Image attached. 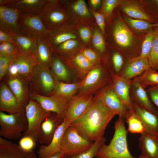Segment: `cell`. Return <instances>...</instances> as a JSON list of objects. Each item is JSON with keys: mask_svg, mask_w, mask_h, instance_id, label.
Returning a JSON list of instances; mask_svg holds the SVG:
<instances>
[{"mask_svg": "<svg viewBox=\"0 0 158 158\" xmlns=\"http://www.w3.org/2000/svg\"><path fill=\"white\" fill-rule=\"evenodd\" d=\"M116 115L94 97L85 113L71 126L86 139L94 142L102 138L107 125Z\"/></svg>", "mask_w": 158, "mask_h": 158, "instance_id": "6da1fadb", "label": "cell"}, {"mask_svg": "<svg viewBox=\"0 0 158 158\" xmlns=\"http://www.w3.org/2000/svg\"><path fill=\"white\" fill-rule=\"evenodd\" d=\"M125 119L119 118L114 125V132L109 144H103L99 149L96 158H136L129 151L127 142L128 131Z\"/></svg>", "mask_w": 158, "mask_h": 158, "instance_id": "7a4b0ae2", "label": "cell"}, {"mask_svg": "<svg viewBox=\"0 0 158 158\" xmlns=\"http://www.w3.org/2000/svg\"><path fill=\"white\" fill-rule=\"evenodd\" d=\"M55 80L49 68L38 64L34 66L28 82L29 93L49 96L54 87Z\"/></svg>", "mask_w": 158, "mask_h": 158, "instance_id": "3957f363", "label": "cell"}, {"mask_svg": "<svg viewBox=\"0 0 158 158\" xmlns=\"http://www.w3.org/2000/svg\"><path fill=\"white\" fill-rule=\"evenodd\" d=\"M26 115L7 114L0 111V135L8 140L17 139L28 128Z\"/></svg>", "mask_w": 158, "mask_h": 158, "instance_id": "277c9868", "label": "cell"}, {"mask_svg": "<svg viewBox=\"0 0 158 158\" xmlns=\"http://www.w3.org/2000/svg\"><path fill=\"white\" fill-rule=\"evenodd\" d=\"M93 143L81 135L74 127L70 126L63 134L61 151L65 157L74 156L88 149Z\"/></svg>", "mask_w": 158, "mask_h": 158, "instance_id": "5b68a950", "label": "cell"}, {"mask_svg": "<svg viewBox=\"0 0 158 158\" xmlns=\"http://www.w3.org/2000/svg\"><path fill=\"white\" fill-rule=\"evenodd\" d=\"M25 109L28 125L27 129L23 133L24 135L29 136L37 141L41 124L51 112L45 109L37 101L31 99Z\"/></svg>", "mask_w": 158, "mask_h": 158, "instance_id": "8992f818", "label": "cell"}, {"mask_svg": "<svg viewBox=\"0 0 158 158\" xmlns=\"http://www.w3.org/2000/svg\"><path fill=\"white\" fill-rule=\"evenodd\" d=\"M106 71L99 67L93 68L83 80L82 87L79 90L78 95H92L107 85L111 79Z\"/></svg>", "mask_w": 158, "mask_h": 158, "instance_id": "52a82bcc", "label": "cell"}, {"mask_svg": "<svg viewBox=\"0 0 158 158\" xmlns=\"http://www.w3.org/2000/svg\"><path fill=\"white\" fill-rule=\"evenodd\" d=\"M110 82L97 92L94 97L99 100L108 109L118 115L119 118L125 119L131 112L117 96Z\"/></svg>", "mask_w": 158, "mask_h": 158, "instance_id": "ba28073f", "label": "cell"}, {"mask_svg": "<svg viewBox=\"0 0 158 158\" xmlns=\"http://www.w3.org/2000/svg\"><path fill=\"white\" fill-rule=\"evenodd\" d=\"M18 23L22 34L33 38H47L49 30L39 14L21 13Z\"/></svg>", "mask_w": 158, "mask_h": 158, "instance_id": "9c48e42d", "label": "cell"}, {"mask_svg": "<svg viewBox=\"0 0 158 158\" xmlns=\"http://www.w3.org/2000/svg\"><path fill=\"white\" fill-rule=\"evenodd\" d=\"M36 64L32 56L19 53L13 59L5 76L18 77L30 80L33 68Z\"/></svg>", "mask_w": 158, "mask_h": 158, "instance_id": "30bf717a", "label": "cell"}, {"mask_svg": "<svg viewBox=\"0 0 158 158\" xmlns=\"http://www.w3.org/2000/svg\"><path fill=\"white\" fill-rule=\"evenodd\" d=\"M29 96L30 99L37 101L46 110L63 119L71 99L56 95L43 96L29 93Z\"/></svg>", "mask_w": 158, "mask_h": 158, "instance_id": "8fae6325", "label": "cell"}, {"mask_svg": "<svg viewBox=\"0 0 158 158\" xmlns=\"http://www.w3.org/2000/svg\"><path fill=\"white\" fill-rule=\"evenodd\" d=\"M56 1L46 0L39 15L46 28L50 30L65 21L66 15Z\"/></svg>", "mask_w": 158, "mask_h": 158, "instance_id": "7c38bea8", "label": "cell"}, {"mask_svg": "<svg viewBox=\"0 0 158 158\" xmlns=\"http://www.w3.org/2000/svg\"><path fill=\"white\" fill-rule=\"evenodd\" d=\"M0 81V111L11 114H25V107L18 100L5 82Z\"/></svg>", "mask_w": 158, "mask_h": 158, "instance_id": "4fadbf2b", "label": "cell"}, {"mask_svg": "<svg viewBox=\"0 0 158 158\" xmlns=\"http://www.w3.org/2000/svg\"><path fill=\"white\" fill-rule=\"evenodd\" d=\"M21 13L15 8L0 6V30L12 36L22 34L18 23Z\"/></svg>", "mask_w": 158, "mask_h": 158, "instance_id": "5bb4252c", "label": "cell"}, {"mask_svg": "<svg viewBox=\"0 0 158 158\" xmlns=\"http://www.w3.org/2000/svg\"><path fill=\"white\" fill-rule=\"evenodd\" d=\"M93 98L92 95L74 96L70 101L63 119L67 121L70 126L85 113L90 106Z\"/></svg>", "mask_w": 158, "mask_h": 158, "instance_id": "9a60e30c", "label": "cell"}, {"mask_svg": "<svg viewBox=\"0 0 158 158\" xmlns=\"http://www.w3.org/2000/svg\"><path fill=\"white\" fill-rule=\"evenodd\" d=\"M111 83L115 92L128 109L133 112L132 102L130 95L132 80H126L119 75L112 74Z\"/></svg>", "mask_w": 158, "mask_h": 158, "instance_id": "2e32d148", "label": "cell"}, {"mask_svg": "<svg viewBox=\"0 0 158 158\" xmlns=\"http://www.w3.org/2000/svg\"><path fill=\"white\" fill-rule=\"evenodd\" d=\"M63 120V118L59 117L56 113L51 112L41 124L37 141L42 145H49L56 130Z\"/></svg>", "mask_w": 158, "mask_h": 158, "instance_id": "e0dca14e", "label": "cell"}, {"mask_svg": "<svg viewBox=\"0 0 158 158\" xmlns=\"http://www.w3.org/2000/svg\"><path fill=\"white\" fill-rule=\"evenodd\" d=\"M70 126L68 122L65 119L56 130L50 143L48 145H42L38 151V158H46L54 154L61 151L63 137L66 128Z\"/></svg>", "mask_w": 158, "mask_h": 158, "instance_id": "ac0fdd59", "label": "cell"}, {"mask_svg": "<svg viewBox=\"0 0 158 158\" xmlns=\"http://www.w3.org/2000/svg\"><path fill=\"white\" fill-rule=\"evenodd\" d=\"M2 80L5 82L19 102L25 107L30 100L28 81L21 78L6 76Z\"/></svg>", "mask_w": 158, "mask_h": 158, "instance_id": "d6986e66", "label": "cell"}, {"mask_svg": "<svg viewBox=\"0 0 158 158\" xmlns=\"http://www.w3.org/2000/svg\"><path fill=\"white\" fill-rule=\"evenodd\" d=\"M133 112L142 123L145 132L158 137V115L142 108L132 100Z\"/></svg>", "mask_w": 158, "mask_h": 158, "instance_id": "ffe728a7", "label": "cell"}, {"mask_svg": "<svg viewBox=\"0 0 158 158\" xmlns=\"http://www.w3.org/2000/svg\"><path fill=\"white\" fill-rule=\"evenodd\" d=\"M0 158H37L34 151L27 150L19 145L0 137Z\"/></svg>", "mask_w": 158, "mask_h": 158, "instance_id": "44dd1931", "label": "cell"}, {"mask_svg": "<svg viewBox=\"0 0 158 158\" xmlns=\"http://www.w3.org/2000/svg\"><path fill=\"white\" fill-rule=\"evenodd\" d=\"M145 88L139 82L132 80L130 91L132 100L142 108L158 115V110L152 102Z\"/></svg>", "mask_w": 158, "mask_h": 158, "instance_id": "7402d4cb", "label": "cell"}, {"mask_svg": "<svg viewBox=\"0 0 158 158\" xmlns=\"http://www.w3.org/2000/svg\"><path fill=\"white\" fill-rule=\"evenodd\" d=\"M36 47L32 55L36 64L50 68L52 57V47L47 38H36Z\"/></svg>", "mask_w": 158, "mask_h": 158, "instance_id": "603a6c76", "label": "cell"}, {"mask_svg": "<svg viewBox=\"0 0 158 158\" xmlns=\"http://www.w3.org/2000/svg\"><path fill=\"white\" fill-rule=\"evenodd\" d=\"M150 68L148 59L139 56L130 60L119 75L126 80H131Z\"/></svg>", "mask_w": 158, "mask_h": 158, "instance_id": "cb8c5ba5", "label": "cell"}, {"mask_svg": "<svg viewBox=\"0 0 158 158\" xmlns=\"http://www.w3.org/2000/svg\"><path fill=\"white\" fill-rule=\"evenodd\" d=\"M138 141L142 154L147 158H158V137L145 131L141 134Z\"/></svg>", "mask_w": 158, "mask_h": 158, "instance_id": "d4e9b609", "label": "cell"}, {"mask_svg": "<svg viewBox=\"0 0 158 158\" xmlns=\"http://www.w3.org/2000/svg\"><path fill=\"white\" fill-rule=\"evenodd\" d=\"M46 0H12L5 6L14 8L22 13L39 14Z\"/></svg>", "mask_w": 158, "mask_h": 158, "instance_id": "484cf974", "label": "cell"}, {"mask_svg": "<svg viewBox=\"0 0 158 158\" xmlns=\"http://www.w3.org/2000/svg\"><path fill=\"white\" fill-rule=\"evenodd\" d=\"M113 36L120 46L127 48L130 46L133 41V35L125 24L121 20L116 23L114 29Z\"/></svg>", "mask_w": 158, "mask_h": 158, "instance_id": "4316f807", "label": "cell"}, {"mask_svg": "<svg viewBox=\"0 0 158 158\" xmlns=\"http://www.w3.org/2000/svg\"><path fill=\"white\" fill-rule=\"evenodd\" d=\"M121 9L131 18L146 20L152 23V19L135 1H124L121 2Z\"/></svg>", "mask_w": 158, "mask_h": 158, "instance_id": "83f0119b", "label": "cell"}, {"mask_svg": "<svg viewBox=\"0 0 158 158\" xmlns=\"http://www.w3.org/2000/svg\"><path fill=\"white\" fill-rule=\"evenodd\" d=\"M83 83V80L79 82L73 83H68L55 80L54 88L51 95H57L71 99L82 87Z\"/></svg>", "mask_w": 158, "mask_h": 158, "instance_id": "f1b7e54d", "label": "cell"}, {"mask_svg": "<svg viewBox=\"0 0 158 158\" xmlns=\"http://www.w3.org/2000/svg\"><path fill=\"white\" fill-rule=\"evenodd\" d=\"M50 69L55 80L66 82L71 80L69 71L63 61L58 56L52 57Z\"/></svg>", "mask_w": 158, "mask_h": 158, "instance_id": "f546056e", "label": "cell"}, {"mask_svg": "<svg viewBox=\"0 0 158 158\" xmlns=\"http://www.w3.org/2000/svg\"><path fill=\"white\" fill-rule=\"evenodd\" d=\"M15 44L20 53L32 56L36 47V38L23 34L13 36Z\"/></svg>", "mask_w": 158, "mask_h": 158, "instance_id": "4dcf8cb0", "label": "cell"}, {"mask_svg": "<svg viewBox=\"0 0 158 158\" xmlns=\"http://www.w3.org/2000/svg\"><path fill=\"white\" fill-rule=\"evenodd\" d=\"M132 80L139 82L145 88L158 85V71L150 68Z\"/></svg>", "mask_w": 158, "mask_h": 158, "instance_id": "1f68e13d", "label": "cell"}, {"mask_svg": "<svg viewBox=\"0 0 158 158\" xmlns=\"http://www.w3.org/2000/svg\"><path fill=\"white\" fill-rule=\"evenodd\" d=\"M153 30L152 47L148 59L150 68L157 71L158 70V27H155Z\"/></svg>", "mask_w": 158, "mask_h": 158, "instance_id": "d6a6232c", "label": "cell"}, {"mask_svg": "<svg viewBox=\"0 0 158 158\" xmlns=\"http://www.w3.org/2000/svg\"><path fill=\"white\" fill-rule=\"evenodd\" d=\"M128 132L132 133L141 134L145 129L141 121L133 112H130L126 118Z\"/></svg>", "mask_w": 158, "mask_h": 158, "instance_id": "836d02e7", "label": "cell"}, {"mask_svg": "<svg viewBox=\"0 0 158 158\" xmlns=\"http://www.w3.org/2000/svg\"><path fill=\"white\" fill-rule=\"evenodd\" d=\"M106 140L104 137L93 142L91 146L84 152L72 157H65L66 158H93L96 156L100 147L105 144Z\"/></svg>", "mask_w": 158, "mask_h": 158, "instance_id": "e575fe53", "label": "cell"}, {"mask_svg": "<svg viewBox=\"0 0 158 158\" xmlns=\"http://www.w3.org/2000/svg\"><path fill=\"white\" fill-rule=\"evenodd\" d=\"M124 19L132 27L139 31H145L158 27V23H151L146 20L134 19L127 16L125 17Z\"/></svg>", "mask_w": 158, "mask_h": 158, "instance_id": "d590c367", "label": "cell"}, {"mask_svg": "<svg viewBox=\"0 0 158 158\" xmlns=\"http://www.w3.org/2000/svg\"><path fill=\"white\" fill-rule=\"evenodd\" d=\"M74 61L78 72L82 75H86L93 68L92 67L93 64L81 53L75 56Z\"/></svg>", "mask_w": 158, "mask_h": 158, "instance_id": "8d00e7d4", "label": "cell"}, {"mask_svg": "<svg viewBox=\"0 0 158 158\" xmlns=\"http://www.w3.org/2000/svg\"><path fill=\"white\" fill-rule=\"evenodd\" d=\"M154 36V30L152 28L149 30L142 43L140 57L147 59L152 48Z\"/></svg>", "mask_w": 158, "mask_h": 158, "instance_id": "74e56055", "label": "cell"}, {"mask_svg": "<svg viewBox=\"0 0 158 158\" xmlns=\"http://www.w3.org/2000/svg\"><path fill=\"white\" fill-rule=\"evenodd\" d=\"M19 52L0 56V80L6 75L10 64L13 58Z\"/></svg>", "mask_w": 158, "mask_h": 158, "instance_id": "f35d334b", "label": "cell"}, {"mask_svg": "<svg viewBox=\"0 0 158 158\" xmlns=\"http://www.w3.org/2000/svg\"><path fill=\"white\" fill-rule=\"evenodd\" d=\"M72 8L74 11L80 16L88 17L91 16L84 0H79L77 1L73 4Z\"/></svg>", "mask_w": 158, "mask_h": 158, "instance_id": "ab89813d", "label": "cell"}, {"mask_svg": "<svg viewBox=\"0 0 158 158\" xmlns=\"http://www.w3.org/2000/svg\"><path fill=\"white\" fill-rule=\"evenodd\" d=\"M92 42L95 47L100 52H103L105 49V44L101 33L96 30L93 34Z\"/></svg>", "mask_w": 158, "mask_h": 158, "instance_id": "60d3db41", "label": "cell"}, {"mask_svg": "<svg viewBox=\"0 0 158 158\" xmlns=\"http://www.w3.org/2000/svg\"><path fill=\"white\" fill-rule=\"evenodd\" d=\"M78 44L77 40L74 39L69 40L57 46L56 50L54 51L59 53H64L74 49Z\"/></svg>", "mask_w": 158, "mask_h": 158, "instance_id": "b9f144b4", "label": "cell"}, {"mask_svg": "<svg viewBox=\"0 0 158 158\" xmlns=\"http://www.w3.org/2000/svg\"><path fill=\"white\" fill-rule=\"evenodd\" d=\"M35 141L31 137L24 136L20 140L19 145L23 149L32 150L35 145Z\"/></svg>", "mask_w": 158, "mask_h": 158, "instance_id": "7bdbcfd3", "label": "cell"}, {"mask_svg": "<svg viewBox=\"0 0 158 158\" xmlns=\"http://www.w3.org/2000/svg\"><path fill=\"white\" fill-rule=\"evenodd\" d=\"M121 1L118 0H106L104 1L103 4V11L107 16H109L114 8Z\"/></svg>", "mask_w": 158, "mask_h": 158, "instance_id": "ee69618b", "label": "cell"}, {"mask_svg": "<svg viewBox=\"0 0 158 158\" xmlns=\"http://www.w3.org/2000/svg\"><path fill=\"white\" fill-rule=\"evenodd\" d=\"M146 90L152 102L158 108V85L149 86Z\"/></svg>", "mask_w": 158, "mask_h": 158, "instance_id": "f6af8a7d", "label": "cell"}, {"mask_svg": "<svg viewBox=\"0 0 158 158\" xmlns=\"http://www.w3.org/2000/svg\"><path fill=\"white\" fill-rule=\"evenodd\" d=\"M112 61L115 71L118 73L121 70L123 64V58L119 53L115 52L113 54Z\"/></svg>", "mask_w": 158, "mask_h": 158, "instance_id": "bcb514c9", "label": "cell"}, {"mask_svg": "<svg viewBox=\"0 0 158 158\" xmlns=\"http://www.w3.org/2000/svg\"><path fill=\"white\" fill-rule=\"evenodd\" d=\"M81 54L93 64L98 60V57L97 54L91 49H84Z\"/></svg>", "mask_w": 158, "mask_h": 158, "instance_id": "7dc6e473", "label": "cell"}, {"mask_svg": "<svg viewBox=\"0 0 158 158\" xmlns=\"http://www.w3.org/2000/svg\"><path fill=\"white\" fill-rule=\"evenodd\" d=\"M93 15L96 19L97 23L101 30L103 33L105 32L104 19L103 16L97 12H93Z\"/></svg>", "mask_w": 158, "mask_h": 158, "instance_id": "c3c4849f", "label": "cell"}, {"mask_svg": "<svg viewBox=\"0 0 158 158\" xmlns=\"http://www.w3.org/2000/svg\"><path fill=\"white\" fill-rule=\"evenodd\" d=\"M79 33L82 40L84 42H88L91 37V32L89 29L85 27L80 28Z\"/></svg>", "mask_w": 158, "mask_h": 158, "instance_id": "681fc988", "label": "cell"}, {"mask_svg": "<svg viewBox=\"0 0 158 158\" xmlns=\"http://www.w3.org/2000/svg\"><path fill=\"white\" fill-rule=\"evenodd\" d=\"M4 42H10L15 44L13 36L0 30V43Z\"/></svg>", "mask_w": 158, "mask_h": 158, "instance_id": "f907efd6", "label": "cell"}, {"mask_svg": "<svg viewBox=\"0 0 158 158\" xmlns=\"http://www.w3.org/2000/svg\"><path fill=\"white\" fill-rule=\"evenodd\" d=\"M7 42L0 43V56H3L5 51Z\"/></svg>", "mask_w": 158, "mask_h": 158, "instance_id": "816d5d0a", "label": "cell"}, {"mask_svg": "<svg viewBox=\"0 0 158 158\" xmlns=\"http://www.w3.org/2000/svg\"><path fill=\"white\" fill-rule=\"evenodd\" d=\"M64 157L63 153L62 152H59L46 158H64Z\"/></svg>", "mask_w": 158, "mask_h": 158, "instance_id": "f5cc1de1", "label": "cell"}, {"mask_svg": "<svg viewBox=\"0 0 158 158\" xmlns=\"http://www.w3.org/2000/svg\"><path fill=\"white\" fill-rule=\"evenodd\" d=\"M100 0H91L90 3L91 5L95 8L97 7L100 4Z\"/></svg>", "mask_w": 158, "mask_h": 158, "instance_id": "db71d44e", "label": "cell"}, {"mask_svg": "<svg viewBox=\"0 0 158 158\" xmlns=\"http://www.w3.org/2000/svg\"><path fill=\"white\" fill-rule=\"evenodd\" d=\"M138 158H147L145 156L142 154H140V155L138 156Z\"/></svg>", "mask_w": 158, "mask_h": 158, "instance_id": "11a10c76", "label": "cell"}, {"mask_svg": "<svg viewBox=\"0 0 158 158\" xmlns=\"http://www.w3.org/2000/svg\"><path fill=\"white\" fill-rule=\"evenodd\" d=\"M155 1L158 4V0H156Z\"/></svg>", "mask_w": 158, "mask_h": 158, "instance_id": "9f6ffc18", "label": "cell"}, {"mask_svg": "<svg viewBox=\"0 0 158 158\" xmlns=\"http://www.w3.org/2000/svg\"><path fill=\"white\" fill-rule=\"evenodd\" d=\"M64 158H66L65 157H64Z\"/></svg>", "mask_w": 158, "mask_h": 158, "instance_id": "6f0895ef", "label": "cell"}]
</instances>
